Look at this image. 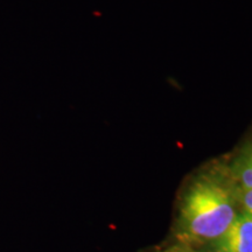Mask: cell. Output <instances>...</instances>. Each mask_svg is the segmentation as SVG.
Instances as JSON below:
<instances>
[{
    "instance_id": "obj_1",
    "label": "cell",
    "mask_w": 252,
    "mask_h": 252,
    "mask_svg": "<svg viewBox=\"0 0 252 252\" xmlns=\"http://www.w3.org/2000/svg\"><path fill=\"white\" fill-rule=\"evenodd\" d=\"M235 217L228 190L207 180L197 181L191 187L181 209L186 234L196 239L220 238Z\"/></svg>"
},
{
    "instance_id": "obj_2",
    "label": "cell",
    "mask_w": 252,
    "mask_h": 252,
    "mask_svg": "<svg viewBox=\"0 0 252 252\" xmlns=\"http://www.w3.org/2000/svg\"><path fill=\"white\" fill-rule=\"evenodd\" d=\"M224 252H252V214L236 216L225 234L220 237Z\"/></svg>"
},
{
    "instance_id": "obj_3",
    "label": "cell",
    "mask_w": 252,
    "mask_h": 252,
    "mask_svg": "<svg viewBox=\"0 0 252 252\" xmlns=\"http://www.w3.org/2000/svg\"><path fill=\"white\" fill-rule=\"evenodd\" d=\"M238 179L244 189H252V158L247 153L238 162Z\"/></svg>"
},
{
    "instance_id": "obj_4",
    "label": "cell",
    "mask_w": 252,
    "mask_h": 252,
    "mask_svg": "<svg viewBox=\"0 0 252 252\" xmlns=\"http://www.w3.org/2000/svg\"><path fill=\"white\" fill-rule=\"evenodd\" d=\"M243 204L245 212L252 214V189H245L243 194Z\"/></svg>"
},
{
    "instance_id": "obj_5",
    "label": "cell",
    "mask_w": 252,
    "mask_h": 252,
    "mask_svg": "<svg viewBox=\"0 0 252 252\" xmlns=\"http://www.w3.org/2000/svg\"><path fill=\"white\" fill-rule=\"evenodd\" d=\"M249 153H250V156H251V158H252V149H251L250 151H249Z\"/></svg>"
}]
</instances>
